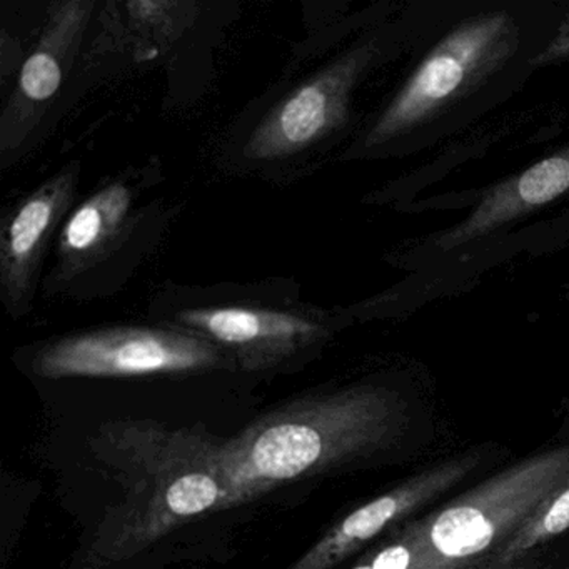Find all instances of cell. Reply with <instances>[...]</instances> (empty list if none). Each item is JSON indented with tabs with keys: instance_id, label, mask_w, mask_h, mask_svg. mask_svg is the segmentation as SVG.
Wrapping results in <instances>:
<instances>
[{
	"instance_id": "cell-1",
	"label": "cell",
	"mask_w": 569,
	"mask_h": 569,
	"mask_svg": "<svg viewBox=\"0 0 569 569\" xmlns=\"http://www.w3.org/2000/svg\"><path fill=\"white\" fill-rule=\"evenodd\" d=\"M91 451L121 498L106 511L84 568L128 561L208 512L224 511V439L201 426L169 428L152 419L99 426Z\"/></svg>"
},
{
	"instance_id": "cell-2",
	"label": "cell",
	"mask_w": 569,
	"mask_h": 569,
	"mask_svg": "<svg viewBox=\"0 0 569 569\" xmlns=\"http://www.w3.org/2000/svg\"><path fill=\"white\" fill-rule=\"evenodd\" d=\"M408 425L405 399L382 386L292 399L224 439V511L365 461L392 448Z\"/></svg>"
},
{
	"instance_id": "cell-3",
	"label": "cell",
	"mask_w": 569,
	"mask_h": 569,
	"mask_svg": "<svg viewBox=\"0 0 569 569\" xmlns=\"http://www.w3.org/2000/svg\"><path fill=\"white\" fill-rule=\"evenodd\" d=\"M569 479V445L522 459L449 505L418 519L435 555L465 569L511 538Z\"/></svg>"
},
{
	"instance_id": "cell-4",
	"label": "cell",
	"mask_w": 569,
	"mask_h": 569,
	"mask_svg": "<svg viewBox=\"0 0 569 569\" xmlns=\"http://www.w3.org/2000/svg\"><path fill=\"white\" fill-rule=\"evenodd\" d=\"M519 44V28L508 11L466 19L422 59L398 94L386 106L366 148H378L435 121L488 81Z\"/></svg>"
},
{
	"instance_id": "cell-5",
	"label": "cell",
	"mask_w": 569,
	"mask_h": 569,
	"mask_svg": "<svg viewBox=\"0 0 569 569\" xmlns=\"http://www.w3.org/2000/svg\"><path fill=\"white\" fill-rule=\"evenodd\" d=\"M224 355L194 332L109 328L51 342L38 352L32 369L44 379L188 375L221 368Z\"/></svg>"
},
{
	"instance_id": "cell-6",
	"label": "cell",
	"mask_w": 569,
	"mask_h": 569,
	"mask_svg": "<svg viewBox=\"0 0 569 569\" xmlns=\"http://www.w3.org/2000/svg\"><path fill=\"white\" fill-rule=\"evenodd\" d=\"M375 54V46H361L299 86L254 129L246 156L254 161L288 158L335 131L345 122L352 88Z\"/></svg>"
},
{
	"instance_id": "cell-7",
	"label": "cell",
	"mask_w": 569,
	"mask_h": 569,
	"mask_svg": "<svg viewBox=\"0 0 569 569\" xmlns=\"http://www.w3.org/2000/svg\"><path fill=\"white\" fill-rule=\"evenodd\" d=\"M478 462V456H459L399 482L339 519L286 569H335L386 529L395 528L402 519L458 486L475 471Z\"/></svg>"
},
{
	"instance_id": "cell-8",
	"label": "cell",
	"mask_w": 569,
	"mask_h": 569,
	"mask_svg": "<svg viewBox=\"0 0 569 569\" xmlns=\"http://www.w3.org/2000/svg\"><path fill=\"white\" fill-rule=\"evenodd\" d=\"M178 322L228 351L244 371L274 368L326 338L325 326L308 316L249 306L186 309Z\"/></svg>"
},
{
	"instance_id": "cell-9",
	"label": "cell",
	"mask_w": 569,
	"mask_h": 569,
	"mask_svg": "<svg viewBox=\"0 0 569 569\" xmlns=\"http://www.w3.org/2000/svg\"><path fill=\"white\" fill-rule=\"evenodd\" d=\"M568 192L569 148L492 188L461 224L442 236L441 244L451 249L476 241L521 216L558 201Z\"/></svg>"
},
{
	"instance_id": "cell-10",
	"label": "cell",
	"mask_w": 569,
	"mask_h": 569,
	"mask_svg": "<svg viewBox=\"0 0 569 569\" xmlns=\"http://www.w3.org/2000/svg\"><path fill=\"white\" fill-rule=\"evenodd\" d=\"M72 191L74 174L64 172L29 196L6 224L0 248V279L12 302L28 295L46 241L71 201Z\"/></svg>"
},
{
	"instance_id": "cell-11",
	"label": "cell",
	"mask_w": 569,
	"mask_h": 569,
	"mask_svg": "<svg viewBox=\"0 0 569 569\" xmlns=\"http://www.w3.org/2000/svg\"><path fill=\"white\" fill-rule=\"evenodd\" d=\"M92 2H69L51 18L41 44L29 56L19 76L18 94L31 106L44 104L58 94L64 78L68 42L88 24Z\"/></svg>"
},
{
	"instance_id": "cell-12",
	"label": "cell",
	"mask_w": 569,
	"mask_h": 569,
	"mask_svg": "<svg viewBox=\"0 0 569 569\" xmlns=\"http://www.w3.org/2000/svg\"><path fill=\"white\" fill-rule=\"evenodd\" d=\"M131 204V191L121 182L96 192L66 222L59 239L61 254L79 261L98 251L121 229Z\"/></svg>"
},
{
	"instance_id": "cell-13",
	"label": "cell",
	"mask_w": 569,
	"mask_h": 569,
	"mask_svg": "<svg viewBox=\"0 0 569 569\" xmlns=\"http://www.w3.org/2000/svg\"><path fill=\"white\" fill-rule=\"evenodd\" d=\"M569 529V479L548 496L535 515L495 551L492 561L515 565L529 551Z\"/></svg>"
},
{
	"instance_id": "cell-14",
	"label": "cell",
	"mask_w": 569,
	"mask_h": 569,
	"mask_svg": "<svg viewBox=\"0 0 569 569\" xmlns=\"http://www.w3.org/2000/svg\"><path fill=\"white\" fill-rule=\"evenodd\" d=\"M351 569H449L435 555L419 521L409 522L392 541L379 546Z\"/></svg>"
},
{
	"instance_id": "cell-15",
	"label": "cell",
	"mask_w": 569,
	"mask_h": 569,
	"mask_svg": "<svg viewBox=\"0 0 569 569\" xmlns=\"http://www.w3.org/2000/svg\"><path fill=\"white\" fill-rule=\"evenodd\" d=\"M565 61H569V14L562 19L551 41L531 59V66L532 68H545V66Z\"/></svg>"
},
{
	"instance_id": "cell-16",
	"label": "cell",
	"mask_w": 569,
	"mask_h": 569,
	"mask_svg": "<svg viewBox=\"0 0 569 569\" xmlns=\"http://www.w3.org/2000/svg\"><path fill=\"white\" fill-rule=\"evenodd\" d=\"M465 569H525L521 568V566L518 565V562H515V565H501V562H489V565L485 566H469V568Z\"/></svg>"
}]
</instances>
